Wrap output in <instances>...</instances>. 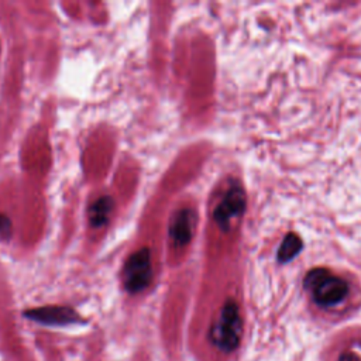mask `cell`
<instances>
[{
    "label": "cell",
    "mask_w": 361,
    "mask_h": 361,
    "mask_svg": "<svg viewBox=\"0 0 361 361\" xmlns=\"http://www.w3.org/2000/svg\"><path fill=\"white\" fill-rule=\"evenodd\" d=\"M113 210V200L109 196H102L87 210L89 223L92 227H102L107 223L109 216Z\"/></svg>",
    "instance_id": "6"
},
{
    "label": "cell",
    "mask_w": 361,
    "mask_h": 361,
    "mask_svg": "<svg viewBox=\"0 0 361 361\" xmlns=\"http://www.w3.org/2000/svg\"><path fill=\"white\" fill-rule=\"evenodd\" d=\"M302 250V240L296 234H286L278 250V259L281 262L290 261Z\"/></svg>",
    "instance_id": "7"
},
{
    "label": "cell",
    "mask_w": 361,
    "mask_h": 361,
    "mask_svg": "<svg viewBox=\"0 0 361 361\" xmlns=\"http://www.w3.org/2000/svg\"><path fill=\"white\" fill-rule=\"evenodd\" d=\"M337 361H361V357L357 353L347 350L340 353V355L337 357Z\"/></svg>",
    "instance_id": "9"
},
{
    "label": "cell",
    "mask_w": 361,
    "mask_h": 361,
    "mask_svg": "<svg viewBox=\"0 0 361 361\" xmlns=\"http://www.w3.org/2000/svg\"><path fill=\"white\" fill-rule=\"evenodd\" d=\"M245 207V196L243 193V189L238 186H231L226 190L221 200L214 209V220L216 223L226 228L231 224L233 220L241 216Z\"/></svg>",
    "instance_id": "4"
},
{
    "label": "cell",
    "mask_w": 361,
    "mask_h": 361,
    "mask_svg": "<svg viewBox=\"0 0 361 361\" xmlns=\"http://www.w3.org/2000/svg\"><path fill=\"white\" fill-rule=\"evenodd\" d=\"M243 319L240 307L234 300H227L221 306L216 320L212 323L207 340L210 344L223 354L234 353L241 341Z\"/></svg>",
    "instance_id": "2"
},
{
    "label": "cell",
    "mask_w": 361,
    "mask_h": 361,
    "mask_svg": "<svg viewBox=\"0 0 361 361\" xmlns=\"http://www.w3.org/2000/svg\"><path fill=\"white\" fill-rule=\"evenodd\" d=\"M134 361H151L148 351L147 350H140L137 354H134Z\"/></svg>",
    "instance_id": "10"
},
{
    "label": "cell",
    "mask_w": 361,
    "mask_h": 361,
    "mask_svg": "<svg viewBox=\"0 0 361 361\" xmlns=\"http://www.w3.org/2000/svg\"><path fill=\"white\" fill-rule=\"evenodd\" d=\"M303 285L313 302L320 307L338 306L350 293L348 282L326 268H314L309 271Z\"/></svg>",
    "instance_id": "1"
},
{
    "label": "cell",
    "mask_w": 361,
    "mask_h": 361,
    "mask_svg": "<svg viewBox=\"0 0 361 361\" xmlns=\"http://www.w3.org/2000/svg\"><path fill=\"white\" fill-rule=\"evenodd\" d=\"M196 216L192 209H179L171 219L169 237L173 244L182 247L188 244L195 233Z\"/></svg>",
    "instance_id": "5"
},
{
    "label": "cell",
    "mask_w": 361,
    "mask_h": 361,
    "mask_svg": "<svg viewBox=\"0 0 361 361\" xmlns=\"http://www.w3.org/2000/svg\"><path fill=\"white\" fill-rule=\"evenodd\" d=\"M11 221L7 216H4L3 213H0V237L3 238H8L11 235Z\"/></svg>",
    "instance_id": "8"
},
{
    "label": "cell",
    "mask_w": 361,
    "mask_h": 361,
    "mask_svg": "<svg viewBox=\"0 0 361 361\" xmlns=\"http://www.w3.org/2000/svg\"><path fill=\"white\" fill-rule=\"evenodd\" d=\"M152 279V267L148 248H141L130 255L123 267L121 281L130 295L142 292Z\"/></svg>",
    "instance_id": "3"
}]
</instances>
